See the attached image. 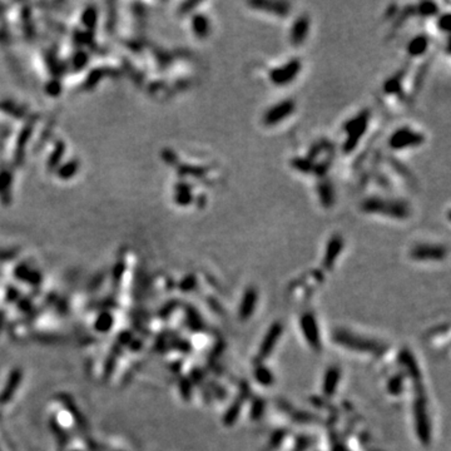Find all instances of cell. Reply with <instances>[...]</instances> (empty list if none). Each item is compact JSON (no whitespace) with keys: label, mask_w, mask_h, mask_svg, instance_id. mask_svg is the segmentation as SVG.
I'll return each instance as SVG.
<instances>
[{"label":"cell","mask_w":451,"mask_h":451,"mask_svg":"<svg viewBox=\"0 0 451 451\" xmlns=\"http://www.w3.org/2000/svg\"><path fill=\"white\" fill-rule=\"evenodd\" d=\"M335 153L336 151L334 143L327 138H321L310 146L306 154L293 157L290 165L301 176H312L321 179L327 177V172L334 163Z\"/></svg>","instance_id":"cell-1"},{"label":"cell","mask_w":451,"mask_h":451,"mask_svg":"<svg viewBox=\"0 0 451 451\" xmlns=\"http://www.w3.org/2000/svg\"><path fill=\"white\" fill-rule=\"evenodd\" d=\"M360 212L370 217H381L403 222L412 216V207L405 198L373 195L362 199L360 203Z\"/></svg>","instance_id":"cell-2"},{"label":"cell","mask_w":451,"mask_h":451,"mask_svg":"<svg viewBox=\"0 0 451 451\" xmlns=\"http://www.w3.org/2000/svg\"><path fill=\"white\" fill-rule=\"evenodd\" d=\"M372 112L369 108H362L358 113L347 118L341 126L342 142L340 148L342 153L350 156L362 143L371 127Z\"/></svg>","instance_id":"cell-3"},{"label":"cell","mask_w":451,"mask_h":451,"mask_svg":"<svg viewBox=\"0 0 451 451\" xmlns=\"http://www.w3.org/2000/svg\"><path fill=\"white\" fill-rule=\"evenodd\" d=\"M387 147L392 152H408L421 148L426 143V134L412 126H400L390 133Z\"/></svg>","instance_id":"cell-4"},{"label":"cell","mask_w":451,"mask_h":451,"mask_svg":"<svg viewBox=\"0 0 451 451\" xmlns=\"http://www.w3.org/2000/svg\"><path fill=\"white\" fill-rule=\"evenodd\" d=\"M303 70V59L292 57L286 62L270 66L266 72L268 83L276 88H286L293 84Z\"/></svg>","instance_id":"cell-5"},{"label":"cell","mask_w":451,"mask_h":451,"mask_svg":"<svg viewBox=\"0 0 451 451\" xmlns=\"http://www.w3.org/2000/svg\"><path fill=\"white\" fill-rule=\"evenodd\" d=\"M297 110V103L293 98H284L266 108L261 115V123L265 128H277L291 120Z\"/></svg>","instance_id":"cell-6"},{"label":"cell","mask_w":451,"mask_h":451,"mask_svg":"<svg viewBox=\"0 0 451 451\" xmlns=\"http://www.w3.org/2000/svg\"><path fill=\"white\" fill-rule=\"evenodd\" d=\"M406 79H408V68L398 69L394 74L389 76L383 83V94L385 98L391 99L397 104L408 102V92H406Z\"/></svg>","instance_id":"cell-7"},{"label":"cell","mask_w":451,"mask_h":451,"mask_svg":"<svg viewBox=\"0 0 451 451\" xmlns=\"http://www.w3.org/2000/svg\"><path fill=\"white\" fill-rule=\"evenodd\" d=\"M414 416H415V428L416 434L419 436L420 441L424 445H428L431 440V428L429 421L428 405H426V397L424 390L417 389L416 397L414 402Z\"/></svg>","instance_id":"cell-8"},{"label":"cell","mask_w":451,"mask_h":451,"mask_svg":"<svg viewBox=\"0 0 451 451\" xmlns=\"http://www.w3.org/2000/svg\"><path fill=\"white\" fill-rule=\"evenodd\" d=\"M334 339L337 344L345 346V347L364 351V352L383 353L384 350H385V346L383 344H378V342L373 341V340L358 336V335L350 334V332L345 330H337L334 334Z\"/></svg>","instance_id":"cell-9"},{"label":"cell","mask_w":451,"mask_h":451,"mask_svg":"<svg viewBox=\"0 0 451 451\" xmlns=\"http://www.w3.org/2000/svg\"><path fill=\"white\" fill-rule=\"evenodd\" d=\"M447 247L442 243L419 242L410 248V257L420 262H441L447 257Z\"/></svg>","instance_id":"cell-10"},{"label":"cell","mask_w":451,"mask_h":451,"mask_svg":"<svg viewBox=\"0 0 451 451\" xmlns=\"http://www.w3.org/2000/svg\"><path fill=\"white\" fill-rule=\"evenodd\" d=\"M312 20L307 13H301L292 19V23L290 26L289 33H287V40L290 45L293 48H300L305 45L311 35Z\"/></svg>","instance_id":"cell-11"},{"label":"cell","mask_w":451,"mask_h":451,"mask_svg":"<svg viewBox=\"0 0 451 451\" xmlns=\"http://www.w3.org/2000/svg\"><path fill=\"white\" fill-rule=\"evenodd\" d=\"M247 5L253 12L277 19L289 18L292 12V4L289 2H276V0L266 2V0H261V2H250Z\"/></svg>","instance_id":"cell-12"},{"label":"cell","mask_w":451,"mask_h":451,"mask_svg":"<svg viewBox=\"0 0 451 451\" xmlns=\"http://www.w3.org/2000/svg\"><path fill=\"white\" fill-rule=\"evenodd\" d=\"M431 38L426 33H419L414 35L406 44V55L410 60H420L426 57L431 48Z\"/></svg>","instance_id":"cell-13"},{"label":"cell","mask_w":451,"mask_h":451,"mask_svg":"<svg viewBox=\"0 0 451 451\" xmlns=\"http://www.w3.org/2000/svg\"><path fill=\"white\" fill-rule=\"evenodd\" d=\"M315 196H316L317 201H319L320 206L322 208H332L335 206V203H336L337 197L336 188H335L331 179H328L327 177H323V178L319 179L316 186H315Z\"/></svg>","instance_id":"cell-14"},{"label":"cell","mask_w":451,"mask_h":451,"mask_svg":"<svg viewBox=\"0 0 451 451\" xmlns=\"http://www.w3.org/2000/svg\"><path fill=\"white\" fill-rule=\"evenodd\" d=\"M345 247V240L341 234L334 233L328 239L325 247V254H323V267L330 270L336 264L337 258L342 253Z\"/></svg>","instance_id":"cell-15"},{"label":"cell","mask_w":451,"mask_h":451,"mask_svg":"<svg viewBox=\"0 0 451 451\" xmlns=\"http://www.w3.org/2000/svg\"><path fill=\"white\" fill-rule=\"evenodd\" d=\"M301 327H302L303 335L307 344L311 346L312 348L319 351L321 348V337L319 326H317L316 319L312 314H305L301 317Z\"/></svg>","instance_id":"cell-16"},{"label":"cell","mask_w":451,"mask_h":451,"mask_svg":"<svg viewBox=\"0 0 451 451\" xmlns=\"http://www.w3.org/2000/svg\"><path fill=\"white\" fill-rule=\"evenodd\" d=\"M281 335H282V326L279 325L278 322L273 323L267 334H266L264 342H262L261 347H259V356H261L262 359L268 358V356L272 353L273 348H275L276 344H277V340L279 339Z\"/></svg>","instance_id":"cell-17"},{"label":"cell","mask_w":451,"mask_h":451,"mask_svg":"<svg viewBox=\"0 0 451 451\" xmlns=\"http://www.w3.org/2000/svg\"><path fill=\"white\" fill-rule=\"evenodd\" d=\"M257 298H258V295H257L256 289H253V287H248V289L246 290L245 295H243L242 301H241V305H240L241 319L247 320L248 317L252 316L254 308H256L257 305Z\"/></svg>","instance_id":"cell-18"},{"label":"cell","mask_w":451,"mask_h":451,"mask_svg":"<svg viewBox=\"0 0 451 451\" xmlns=\"http://www.w3.org/2000/svg\"><path fill=\"white\" fill-rule=\"evenodd\" d=\"M340 381V370L337 367H330L325 375V383H323V392L326 396H334Z\"/></svg>","instance_id":"cell-19"},{"label":"cell","mask_w":451,"mask_h":451,"mask_svg":"<svg viewBox=\"0 0 451 451\" xmlns=\"http://www.w3.org/2000/svg\"><path fill=\"white\" fill-rule=\"evenodd\" d=\"M400 362L405 366L406 371L411 375V377L414 378L416 383H419L420 377H421V373H420L419 366H417L416 361H415L414 356L409 350H403L400 353Z\"/></svg>","instance_id":"cell-20"},{"label":"cell","mask_w":451,"mask_h":451,"mask_svg":"<svg viewBox=\"0 0 451 451\" xmlns=\"http://www.w3.org/2000/svg\"><path fill=\"white\" fill-rule=\"evenodd\" d=\"M242 402H243L242 398H241V400L240 398H237V400L234 401L231 406H229V409L227 410L226 415H225V424L226 425L229 426V425H233L234 422H236L237 417H239V415H240L241 408H242Z\"/></svg>","instance_id":"cell-21"},{"label":"cell","mask_w":451,"mask_h":451,"mask_svg":"<svg viewBox=\"0 0 451 451\" xmlns=\"http://www.w3.org/2000/svg\"><path fill=\"white\" fill-rule=\"evenodd\" d=\"M254 377H256V380L264 386H270L272 385L273 383L272 372L264 366H259L258 369L256 370V372H254Z\"/></svg>","instance_id":"cell-22"},{"label":"cell","mask_w":451,"mask_h":451,"mask_svg":"<svg viewBox=\"0 0 451 451\" xmlns=\"http://www.w3.org/2000/svg\"><path fill=\"white\" fill-rule=\"evenodd\" d=\"M402 385H403V375H396L389 381V392L392 395H398L402 391Z\"/></svg>","instance_id":"cell-23"},{"label":"cell","mask_w":451,"mask_h":451,"mask_svg":"<svg viewBox=\"0 0 451 451\" xmlns=\"http://www.w3.org/2000/svg\"><path fill=\"white\" fill-rule=\"evenodd\" d=\"M436 27H438V30L440 33H449L450 29V15L449 13H445V14H439L436 16Z\"/></svg>","instance_id":"cell-24"},{"label":"cell","mask_w":451,"mask_h":451,"mask_svg":"<svg viewBox=\"0 0 451 451\" xmlns=\"http://www.w3.org/2000/svg\"><path fill=\"white\" fill-rule=\"evenodd\" d=\"M262 414H264V400H256L252 406V417L257 419L262 416Z\"/></svg>","instance_id":"cell-25"}]
</instances>
